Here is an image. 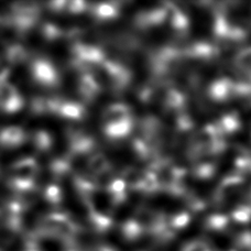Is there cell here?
<instances>
[{"label":"cell","instance_id":"obj_2","mask_svg":"<svg viewBox=\"0 0 251 251\" xmlns=\"http://www.w3.org/2000/svg\"><path fill=\"white\" fill-rule=\"evenodd\" d=\"M0 106L7 110H15L19 106V95L11 84H0Z\"/></svg>","mask_w":251,"mask_h":251},{"label":"cell","instance_id":"obj_1","mask_svg":"<svg viewBox=\"0 0 251 251\" xmlns=\"http://www.w3.org/2000/svg\"><path fill=\"white\" fill-rule=\"evenodd\" d=\"M37 172V163L33 160H24L13 165L10 170V176L17 182H29Z\"/></svg>","mask_w":251,"mask_h":251}]
</instances>
